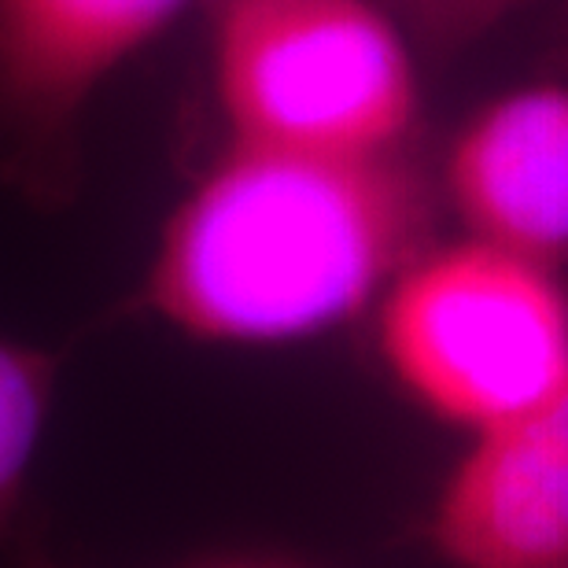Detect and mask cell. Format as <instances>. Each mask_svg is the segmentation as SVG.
Wrapping results in <instances>:
<instances>
[{
    "label": "cell",
    "instance_id": "cell-1",
    "mask_svg": "<svg viewBox=\"0 0 568 568\" xmlns=\"http://www.w3.org/2000/svg\"><path fill=\"white\" fill-rule=\"evenodd\" d=\"M417 148L314 155L225 141L166 214L138 300L174 333L284 347L355 322L439 241Z\"/></svg>",
    "mask_w": 568,
    "mask_h": 568
},
{
    "label": "cell",
    "instance_id": "cell-2",
    "mask_svg": "<svg viewBox=\"0 0 568 568\" xmlns=\"http://www.w3.org/2000/svg\"><path fill=\"white\" fill-rule=\"evenodd\" d=\"M225 141L314 155L417 148L414 41L377 0H211Z\"/></svg>",
    "mask_w": 568,
    "mask_h": 568
},
{
    "label": "cell",
    "instance_id": "cell-3",
    "mask_svg": "<svg viewBox=\"0 0 568 568\" xmlns=\"http://www.w3.org/2000/svg\"><path fill=\"white\" fill-rule=\"evenodd\" d=\"M377 351L428 417L484 436L568 384V284L480 236L436 241L381 295Z\"/></svg>",
    "mask_w": 568,
    "mask_h": 568
},
{
    "label": "cell",
    "instance_id": "cell-4",
    "mask_svg": "<svg viewBox=\"0 0 568 568\" xmlns=\"http://www.w3.org/2000/svg\"><path fill=\"white\" fill-rule=\"evenodd\" d=\"M192 4L0 0V185L41 207L71 200L93 100Z\"/></svg>",
    "mask_w": 568,
    "mask_h": 568
},
{
    "label": "cell",
    "instance_id": "cell-5",
    "mask_svg": "<svg viewBox=\"0 0 568 568\" xmlns=\"http://www.w3.org/2000/svg\"><path fill=\"white\" fill-rule=\"evenodd\" d=\"M436 185L462 233L568 266V82L476 108L443 148Z\"/></svg>",
    "mask_w": 568,
    "mask_h": 568
},
{
    "label": "cell",
    "instance_id": "cell-6",
    "mask_svg": "<svg viewBox=\"0 0 568 568\" xmlns=\"http://www.w3.org/2000/svg\"><path fill=\"white\" fill-rule=\"evenodd\" d=\"M428 539L450 568H568V384L473 436L439 487Z\"/></svg>",
    "mask_w": 568,
    "mask_h": 568
},
{
    "label": "cell",
    "instance_id": "cell-7",
    "mask_svg": "<svg viewBox=\"0 0 568 568\" xmlns=\"http://www.w3.org/2000/svg\"><path fill=\"white\" fill-rule=\"evenodd\" d=\"M60 358L49 347L0 336V536L27 491L49 425Z\"/></svg>",
    "mask_w": 568,
    "mask_h": 568
},
{
    "label": "cell",
    "instance_id": "cell-8",
    "mask_svg": "<svg viewBox=\"0 0 568 568\" xmlns=\"http://www.w3.org/2000/svg\"><path fill=\"white\" fill-rule=\"evenodd\" d=\"M422 52L447 60L487 38L528 0H384Z\"/></svg>",
    "mask_w": 568,
    "mask_h": 568
},
{
    "label": "cell",
    "instance_id": "cell-9",
    "mask_svg": "<svg viewBox=\"0 0 568 568\" xmlns=\"http://www.w3.org/2000/svg\"><path fill=\"white\" fill-rule=\"evenodd\" d=\"M33 568H55V565H49V561H38V565H33Z\"/></svg>",
    "mask_w": 568,
    "mask_h": 568
}]
</instances>
